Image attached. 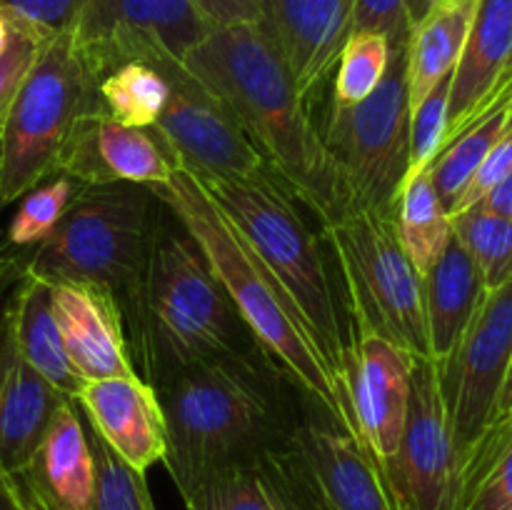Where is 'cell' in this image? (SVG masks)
I'll return each instance as SVG.
<instances>
[{
	"mask_svg": "<svg viewBox=\"0 0 512 510\" xmlns=\"http://www.w3.org/2000/svg\"><path fill=\"white\" fill-rule=\"evenodd\" d=\"M478 205H483V208L493 210V213L512 220V173L505 175V178L500 180V183L495 185V188L490 190Z\"/></svg>",
	"mask_w": 512,
	"mask_h": 510,
	"instance_id": "cell-41",
	"label": "cell"
},
{
	"mask_svg": "<svg viewBox=\"0 0 512 510\" xmlns=\"http://www.w3.org/2000/svg\"><path fill=\"white\" fill-rule=\"evenodd\" d=\"M490 425H503V428H512V405H510L508 413L503 415V418H498L495 423H490ZM490 425H488V428H490Z\"/></svg>",
	"mask_w": 512,
	"mask_h": 510,
	"instance_id": "cell-47",
	"label": "cell"
},
{
	"mask_svg": "<svg viewBox=\"0 0 512 510\" xmlns=\"http://www.w3.org/2000/svg\"><path fill=\"white\" fill-rule=\"evenodd\" d=\"M8 308L23 358L65 398H73L85 385L83 375L75 370L65 353L58 323L50 305V288L38 278L20 275L8 293Z\"/></svg>",
	"mask_w": 512,
	"mask_h": 510,
	"instance_id": "cell-26",
	"label": "cell"
},
{
	"mask_svg": "<svg viewBox=\"0 0 512 510\" xmlns=\"http://www.w3.org/2000/svg\"><path fill=\"white\" fill-rule=\"evenodd\" d=\"M510 405H512V363L508 368V375H505L503 390H500V400H498V410H495V420L503 418V415L510 410ZM495 420H493V423H495Z\"/></svg>",
	"mask_w": 512,
	"mask_h": 510,
	"instance_id": "cell-44",
	"label": "cell"
},
{
	"mask_svg": "<svg viewBox=\"0 0 512 510\" xmlns=\"http://www.w3.org/2000/svg\"><path fill=\"white\" fill-rule=\"evenodd\" d=\"M78 185L80 183H75L68 175L55 173L53 178L30 188L18 200V208H15L13 218H10L8 228H5L3 250L13 255H25L35 245L43 243L53 233L55 225L60 223Z\"/></svg>",
	"mask_w": 512,
	"mask_h": 510,
	"instance_id": "cell-32",
	"label": "cell"
},
{
	"mask_svg": "<svg viewBox=\"0 0 512 510\" xmlns=\"http://www.w3.org/2000/svg\"><path fill=\"white\" fill-rule=\"evenodd\" d=\"M353 20L355 0H268L263 23L308 103L333 75Z\"/></svg>",
	"mask_w": 512,
	"mask_h": 510,
	"instance_id": "cell-18",
	"label": "cell"
},
{
	"mask_svg": "<svg viewBox=\"0 0 512 510\" xmlns=\"http://www.w3.org/2000/svg\"><path fill=\"white\" fill-rule=\"evenodd\" d=\"M512 95V0H480L463 55L450 78L443 145Z\"/></svg>",
	"mask_w": 512,
	"mask_h": 510,
	"instance_id": "cell-17",
	"label": "cell"
},
{
	"mask_svg": "<svg viewBox=\"0 0 512 510\" xmlns=\"http://www.w3.org/2000/svg\"><path fill=\"white\" fill-rule=\"evenodd\" d=\"M15 480L35 510H93V453L73 398L58 405L43 440Z\"/></svg>",
	"mask_w": 512,
	"mask_h": 510,
	"instance_id": "cell-22",
	"label": "cell"
},
{
	"mask_svg": "<svg viewBox=\"0 0 512 510\" xmlns=\"http://www.w3.org/2000/svg\"><path fill=\"white\" fill-rule=\"evenodd\" d=\"M512 363V278L485 290L455 353L438 365L448 418L460 453L468 455L495 420Z\"/></svg>",
	"mask_w": 512,
	"mask_h": 510,
	"instance_id": "cell-12",
	"label": "cell"
},
{
	"mask_svg": "<svg viewBox=\"0 0 512 510\" xmlns=\"http://www.w3.org/2000/svg\"><path fill=\"white\" fill-rule=\"evenodd\" d=\"M380 473L398 510H458L463 453L433 360H415L403 435Z\"/></svg>",
	"mask_w": 512,
	"mask_h": 510,
	"instance_id": "cell-11",
	"label": "cell"
},
{
	"mask_svg": "<svg viewBox=\"0 0 512 510\" xmlns=\"http://www.w3.org/2000/svg\"><path fill=\"white\" fill-rule=\"evenodd\" d=\"M100 113L98 75L73 35L40 43L3 125H0V203H18L30 188L58 173V158L83 115Z\"/></svg>",
	"mask_w": 512,
	"mask_h": 510,
	"instance_id": "cell-8",
	"label": "cell"
},
{
	"mask_svg": "<svg viewBox=\"0 0 512 510\" xmlns=\"http://www.w3.org/2000/svg\"><path fill=\"white\" fill-rule=\"evenodd\" d=\"M478 3L480 0H430L428 10L410 28L405 43L410 110L418 108L435 85L453 75Z\"/></svg>",
	"mask_w": 512,
	"mask_h": 510,
	"instance_id": "cell-25",
	"label": "cell"
},
{
	"mask_svg": "<svg viewBox=\"0 0 512 510\" xmlns=\"http://www.w3.org/2000/svg\"><path fill=\"white\" fill-rule=\"evenodd\" d=\"M512 113V95H505L503 100L493 105L485 115H480L475 123H470L458 138L450 140L448 145L440 148L435 160L430 163V180H433L435 190H438L440 200L445 208H453L455 200L465 190L478 168L483 165L485 155L495 145V140L503 133L505 123H508Z\"/></svg>",
	"mask_w": 512,
	"mask_h": 510,
	"instance_id": "cell-28",
	"label": "cell"
},
{
	"mask_svg": "<svg viewBox=\"0 0 512 510\" xmlns=\"http://www.w3.org/2000/svg\"><path fill=\"white\" fill-rule=\"evenodd\" d=\"M85 423L133 468L148 470L165 458V420L153 385L138 373L85 380L75 395Z\"/></svg>",
	"mask_w": 512,
	"mask_h": 510,
	"instance_id": "cell-21",
	"label": "cell"
},
{
	"mask_svg": "<svg viewBox=\"0 0 512 510\" xmlns=\"http://www.w3.org/2000/svg\"><path fill=\"white\" fill-rule=\"evenodd\" d=\"M240 238L298 310L305 330L343 385L353 328L323 235L270 170L245 178H198ZM345 390V388H343Z\"/></svg>",
	"mask_w": 512,
	"mask_h": 510,
	"instance_id": "cell-5",
	"label": "cell"
},
{
	"mask_svg": "<svg viewBox=\"0 0 512 510\" xmlns=\"http://www.w3.org/2000/svg\"><path fill=\"white\" fill-rule=\"evenodd\" d=\"M393 45L383 33L353 30L340 50L333 80V108H353L363 103L390 68Z\"/></svg>",
	"mask_w": 512,
	"mask_h": 510,
	"instance_id": "cell-33",
	"label": "cell"
},
{
	"mask_svg": "<svg viewBox=\"0 0 512 510\" xmlns=\"http://www.w3.org/2000/svg\"><path fill=\"white\" fill-rule=\"evenodd\" d=\"M428 5H430V0H415V5H413V25L418 23L420 15H423L425 10H428Z\"/></svg>",
	"mask_w": 512,
	"mask_h": 510,
	"instance_id": "cell-46",
	"label": "cell"
},
{
	"mask_svg": "<svg viewBox=\"0 0 512 510\" xmlns=\"http://www.w3.org/2000/svg\"><path fill=\"white\" fill-rule=\"evenodd\" d=\"M118 303L130 360L148 385L203 360L263 350L205 250L163 200L143 268Z\"/></svg>",
	"mask_w": 512,
	"mask_h": 510,
	"instance_id": "cell-3",
	"label": "cell"
},
{
	"mask_svg": "<svg viewBox=\"0 0 512 510\" xmlns=\"http://www.w3.org/2000/svg\"><path fill=\"white\" fill-rule=\"evenodd\" d=\"M180 170L178 158L155 128H130L105 113L75 123L58 158V173L83 185H165Z\"/></svg>",
	"mask_w": 512,
	"mask_h": 510,
	"instance_id": "cell-16",
	"label": "cell"
},
{
	"mask_svg": "<svg viewBox=\"0 0 512 510\" xmlns=\"http://www.w3.org/2000/svg\"><path fill=\"white\" fill-rule=\"evenodd\" d=\"M153 193L178 215L205 250L215 275L263 353L298 385L318 413L353 433L343 385L318 353L295 305L223 210L210 200L198 178L180 168L170 183L153 185Z\"/></svg>",
	"mask_w": 512,
	"mask_h": 510,
	"instance_id": "cell-4",
	"label": "cell"
},
{
	"mask_svg": "<svg viewBox=\"0 0 512 510\" xmlns=\"http://www.w3.org/2000/svg\"><path fill=\"white\" fill-rule=\"evenodd\" d=\"M210 30L195 0H85L73 43L100 80L123 63H183Z\"/></svg>",
	"mask_w": 512,
	"mask_h": 510,
	"instance_id": "cell-10",
	"label": "cell"
},
{
	"mask_svg": "<svg viewBox=\"0 0 512 510\" xmlns=\"http://www.w3.org/2000/svg\"><path fill=\"white\" fill-rule=\"evenodd\" d=\"M453 233L473 258L485 290L512 278V220L483 205L453 215Z\"/></svg>",
	"mask_w": 512,
	"mask_h": 510,
	"instance_id": "cell-31",
	"label": "cell"
},
{
	"mask_svg": "<svg viewBox=\"0 0 512 510\" xmlns=\"http://www.w3.org/2000/svg\"><path fill=\"white\" fill-rule=\"evenodd\" d=\"M320 228L350 213L343 178L265 23L213 28L183 60Z\"/></svg>",
	"mask_w": 512,
	"mask_h": 510,
	"instance_id": "cell-1",
	"label": "cell"
},
{
	"mask_svg": "<svg viewBox=\"0 0 512 510\" xmlns=\"http://www.w3.org/2000/svg\"><path fill=\"white\" fill-rule=\"evenodd\" d=\"M48 288L53 318L75 370L85 380L135 375L118 298L90 283H55Z\"/></svg>",
	"mask_w": 512,
	"mask_h": 510,
	"instance_id": "cell-19",
	"label": "cell"
},
{
	"mask_svg": "<svg viewBox=\"0 0 512 510\" xmlns=\"http://www.w3.org/2000/svg\"><path fill=\"white\" fill-rule=\"evenodd\" d=\"M483 293V278L453 233L445 253L423 278L425 323L433 363L443 365L455 353Z\"/></svg>",
	"mask_w": 512,
	"mask_h": 510,
	"instance_id": "cell-24",
	"label": "cell"
},
{
	"mask_svg": "<svg viewBox=\"0 0 512 510\" xmlns=\"http://www.w3.org/2000/svg\"><path fill=\"white\" fill-rule=\"evenodd\" d=\"M0 510H35L15 478H0Z\"/></svg>",
	"mask_w": 512,
	"mask_h": 510,
	"instance_id": "cell-43",
	"label": "cell"
},
{
	"mask_svg": "<svg viewBox=\"0 0 512 510\" xmlns=\"http://www.w3.org/2000/svg\"><path fill=\"white\" fill-rule=\"evenodd\" d=\"M8 40H10V25L8 20L0 15V55H3L5 48H8Z\"/></svg>",
	"mask_w": 512,
	"mask_h": 510,
	"instance_id": "cell-45",
	"label": "cell"
},
{
	"mask_svg": "<svg viewBox=\"0 0 512 510\" xmlns=\"http://www.w3.org/2000/svg\"><path fill=\"white\" fill-rule=\"evenodd\" d=\"M158 70L168 78L170 93L153 128L170 145L180 168L195 178H245L268 170L238 120L183 63Z\"/></svg>",
	"mask_w": 512,
	"mask_h": 510,
	"instance_id": "cell-13",
	"label": "cell"
},
{
	"mask_svg": "<svg viewBox=\"0 0 512 510\" xmlns=\"http://www.w3.org/2000/svg\"><path fill=\"white\" fill-rule=\"evenodd\" d=\"M153 390L165 420L163 465L180 498L218 470L290 443L310 405L263 350L188 365Z\"/></svg>",
	"mask_w": 512,
	"mask_h": 510,
	"instance_id": "cell-2",
	"label": "cell"
},
{
	"mask_svg": "<svg viewBox=\"0 0 512 510\" xmlns=\"http://www.w3.org/2000/svg\"><path fill=\"white\" fill-rule=\"evenodd\" d=\"M85 0H0V15L40 43L73 35Z\"/></svg>",
	"mask_w": 512,
	"mask_h": 510,
	"instance_id": "cell-35",
	"label": "cell"
},
{
	"mask_svg": "<svg viewBox=\"0 0 512 510\" xmlns=\"http://www.w3.org/2000/svg\"><path fill=\"white\" fill-rule=\"evenodd\" d=\"M458 510H512V428L490 425L468 450Z\"/></svg>",
	"mask_w": 512,
	"mask_h": 510,
	"instance_id": "cell-29",
	"label": "cell"
},
{
	"mask_svg": "<svg viewBox=\"0 0 512 510\" xmlns=\"http://www.w3.org/2000/svg\"><path fill=\"white\" fill-rule=\"evenodd\" d=\"M0 210H3V203H0Z\"/></svg>",
	"mask_w": 512,
	"mask_h": 510,
	"instance_id": "cell-48",
	"label": "cell"
},
{
	"mask_svg": "<svg viewBox=\"0 0 512 510\" xmlns=\"http://www.w3.org/2000/svg\"><path fill=\"white\" fill-rule=\"evenodd\" d=\"M20 275H23V260H20V255H13L0 248V305L8 298V293L18 283Z\"/></svg>",
	"mask_w": 512,
	"mask_h": 510,
	"instance_id": "cell-42",
	"label": "cell"
},
{
	"mask_svg": "<svg viewBox=\"0 0 512 510\" xmlns=\"http://www.w3.org/2000/svg\"><path fill=\"white\" fill-rule=\"evenodd\" d=\"M290 455L313 510H398L370 450L313 405L290 438Z\"/></svg>",
	"mask_w": 512,
	"mask_h": 510,
	"instance_id": "cell-14",
	"label": "cell"
},
{
	"mask_svg": "<svg viewBox=\"0 0 512 510\" xmlns=\"http://www.w3.org/2000/svg\"><path fill=\"white\" fill-rule=\"evenodd\" d=\"M168 93V78L148 63H123L98 80L100 113L130 128H153Z\"/></svg>",
	"mask_w": 512,
	"mask_h": 510,
	"instance_id": "cell-30",
	"label": "cell"
},
{
	"mask_svg": "<svg viewBox=\"0 0 512 510\" xmlns=\"http://www.w3.org/2000/svg\"><path fill=\"white\" fill-rule=\"evenodd\" d=\"M350 210H398L410 170V95L405 45L393 48L383 83L353 108H330L323 130Z\"/></svg>",
	"mask_w": 512,
	"mask_h": 510,
	"instance_id": "cell-9",
	"label": "cell"
},
{
	"mask_svg": "<svg viewBox=\"0 0 512 510\" xmlns=\"http://www.w3.org/2000/svg\"><path fill=\"white\" fill-rule=\"evenodd\" d=\"M453 78V75H450ZM450 78L435 85L428 98L410 110V170L408 178L418 175L420 170L430 168L435 155L440 153L448 128V100H450ZM405 178V180H408ZM405 185V183H403Z\"/></svg>",
	"mask_w": 512,
	"mask_h": 510,
	"instance_id": "cell-36",
	"label": "cell"
},
{
	"mask_svg": "<svg viewBox=\"0 0 512 510\" xmlns=\"http://www.w3.org/2000/svg\"><path fill=\"white\" fill-rule=\"evenodd\" d=\"M160 200L150 185H78L53 233L20 255L23 273L55 283H90L123 298L133 288Z\"/></svg>",
	"mask_w": 512,
	"mask_h": 510,
	"instance_id": "cell-6",
	"label": "cell"
},
{
	"mask_svg": "<svg viewBox=\"0 0 512 510\" xmlns=\"http://www.w3.org/2000/svg\"><path fill=\"white\" fill-rule=\"evenodd\" d=\"M353 335H380L430 360L423 278L405 255L395 210H350L320 228Z\"/></svg>",
	"mask_w": 512,
	"mask_h": 510,
	"instance_id": "cell-7",
	"label": "cell"
},
{
	"mask_svg": "<svg viewBox=\"0 0 512 510\" xmlns=\"http://www.w3.org/2000/svg\"><path fill=\"white\" fill-rule=\"evenodd\" d=\"M38 48V38H33V35L25 33V30L10 25L8 48L0 55V125H3L10 105H13L15 95H18L20 85H23L25 75H28L30 65L35 63Z\"/></svg>",
	"mask_w": 512,
	"mask_h": 510,
	"instance_id": "cell-39",
	"label": "cell"
},
{
	"mask_svg": "<svg viewBox=\"0 0 512 510\" xmlns=\"http://www.w3.org/2000/svg\"><path fill=\"white\" fill-rule=\"evenodd\" d=\"M510 173H512V113H510L508 123H505L503 133H500V138L495 140V145L490 148V153L485 155V160H483V165L478 168V173L470 178V183L465 185V190L460 193V198L455 200V205L450 208V215L463 213V210L478 205L480 200H483L485 195H488L490 190H493L495 185H498L500 180Z\"/></svg>",
	"mask_w": 512,
	"mask_h": 510,
	"instance_id": "cell-38",
	"label": "cell"
},
{
	"mask_svg": "<svg viewBox=\"0 0 512 510\" xmlns=\"http://www.w3.org/2000/svg\"><path fill=\"white\" fill-rule=\"evenodd\" d=\"M213 28L263 23L268 0H195Z\"/></svg>",
	"mask_w": 512,
	"mask_h": 510,
	"instance_id": "cell-40",
	"label": "cell"
},
{
	"mask_svg": "<svg viewBox=\"0 0 512 510\" xmlns=\"http://www.w3.org/2000/svg\"><path fill=\"white\" fill-rule=\"evenodd\" d=\"M85 430H88L95 468L93 510H155L143 470L125 463L88 423H85Z\"/></svg>",
	"mask_w": 512,
	"mask_h": 510,
	"instance_id": "cell-34",
	"label": "cell"
},
{
	"mask_svg": "<svg viewBox=\"0 0 512 510\" xmlns=\"http://www.w3.org/2000/svg\"><path fill=\"white\" fill-rule=\"evenodd\" d=\"M415 0H355L353 30L383 33L393 48L408 43Z\"/></svg>",
	"mask_w": 512,
	"mask_h": 510,
	"instance_id": "cell-37",
	"label": "cell"
},
{
	"mask_svg": "<svg viewBox=\"0 0 512 510\" xmlns=\"http://www.w3.org/2000/svg\"><path fill=\"white\" fill-rule=\"evenodd\" d=\"M395 223L405 255L415 265L420 278H425L453 238V215L440 200L428 168L405 180L395 210Z\"/></svg>",
	"mask_w": 512,
	"mask_h": 510,
	"instance_id": "cell-27",
	"label": "cell"
},
{
	"mask_svg": "<svg viewBox=\"0 0 512 510\" xmlns=\"http://www.w3.org/2000/svg\"><path fill=\"white\" fill-rule=\"evenodd\" d=\"M415 358L380 335H353L343 365L353 433L378 465L395 453L405 428Z\"/></svg>",
	"mask_w": 512,
	"mask_h": 510,
	"instance_id": "cell-15",
	"label": "cell"
},
{
	"mask_svg": "<svg viewBox=\"0 0 512 510\" xmlns=\"http://www.w3.org/2000/svg\"><path fill=\"white\" fill-rule=\"evenodd\" d=\"M63 400L68 398L20 353L5 298L0 305V478H15L25 468Z\"/></svg>",
	"mask_w": 512,
	"mask_h": 510,
	"instance_id": "cell-20",
	"label": "cell"
},
{
	"mask_svg": "<svg viewBox=\"0 0 512 510\" xmlns=\"http://www.w3.org/2000/svg\"><path fill=\"white\" fill-rule=\"evenodd\" d=\"M183 503L185 510H313L290 443L218 470Z\"/></svg>",
	"mask_w": 512,
	"mask_h": 510,
	"instance_id": "cell-23",
	"label": "cell"
}]
</instances>
